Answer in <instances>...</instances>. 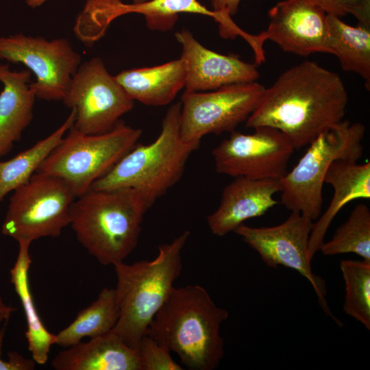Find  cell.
Masks as SVG:
<instances>
[{
	"instance_id": "6da1fadb",
	"label": "cell",
	"mask_w": 370,
	"mask_h": 370,
	"mask_svg": "<svg viewBox=\"0 0 370 370\" xmlns=\"http://www.w3.org/2000/svg\"><path fill=\"white\" fill-rule=\"evenodd\" d=\"M347 102L345 86L336 73L305 60L265 87L246 127L277 129L299 149L342 121Z\"/></svg>"
},
{
	"instance_id": "7a4b0ae2",
	"label": "cell",
	"mask_w": 370,
	"mask_h": 370,
	"mask_svg": "<svg viewBox=\"0 0 370 370\" xmlns=\"http://www.w3.org/2000/svg\"><path fill=\"white\" fill-rule=\"evenodd\" d=\"M228 316L203 286L174 287L146 334L175 352L188 369L214 370L224 356L221 326Z\"/></svg>"
},
{
	"instance_id": "3957f363",
	"label": "cell",
	"mask_w": 370,
	"mask_h": 370,
	"mask_svg": "<svg viewBox=\"0 0 370 370\" xmlns=\"http://www.w3.org/2000/svg\"><path fill=\"white\" fill-rule=\"evenodd\" d=\"M151 206L132 188L90 189L71 206L70 225L100 264L123 262L136 248L143 217Z\"/></svg>"
},
{
	"instance_id": "277c9868",
	"label": "cell",
	"mask_w": 370,
	"mask_h": 370,
	"mask_svg": "<svg viewBox=\"0 0 370 370\" xmlns=\"http://www.w3.org/2000/svg\"><path fill=\"white\" fill-rule=\"evenodd\" d=\"M190 236L186 230L171 242L159 245L151 260L114 264L119 317L112 331L138 351L140 342L180 275L182 251Z\"/></svg>"
},
{
	"instance_id": "5b68a950",
	"label": "cell",
	"mask_w": 370,
	"mask_h": 370,
	"mask_svg": "<svg viewBox=\"0 0 370 370\" xmlns=\"http://www.w3.org/2000/svg\"><path fill=\"white\" fill-rule=\"evenodd\" d=\"M180 112L181 102L171 106L156 139L148 145L137 143L90 189L132 188L152 206L180 180L190 156L200 145L182 139Z\"/></svg>"
},
{
	"instance_id": "8992f818",
	"label": "cell",
	"mask_w": 370,
	"mask_h": 370,
	"mask_svg": "<svg viewBox=\"0 0 370 370\" xmlns=\"http://www.w3.org/2000/svg\"><path fill=\"white\" fill-rule=\"evenodd\" d=\"M363 124L342 121L321 133L308 145L293 169L280 179L281 204L312 221L320 217L325 174L336 160L358 161L362 156Z\"/></svg>"
},
{
	"instance_id": "52a82bcc",
	"label": "cell",
	"mask_w": 370,
	"mask_h": 370,
	"mask_svg": "<svg viewBox=\"0 0 370 370\" xmlns=\"http://www.w3.org/2000/svg\"><path fill=\"white\" fill-rule=\"evenodd\" d=\"M141 135L140 129L120 121L100 134H86L73 125L36 172L64 180L78 197L132 149Z\"/></svg>"
},
{
	"instance_id": "ba28073f",
	"label": "cell",
	"mask_w": 370,
	"mask_h": 370,
	"mask_svg": "<svg viewBox=\"0 0 370 370\" xmlns=\"http://www.w3.org/2000/svg\"><path fill=\"white\" fill-rule=\"evenodd\" d=\"M76 198L64 180L36 172L13 191L1 232L17 242L58 237L70 224L71 208Z\"/></svg>"
},
{
	"instance_id": "9c48e42d",
	"label": "cell",
	"mask_w": 370,
	"mask_h": 370,
	"mask_svg": "<svg viewBox=\"0 0 370 370\" xmlns=\"http://www.w3.org/2000/svg\"><path fill=\"white\" fill-rule=\"evenodd\" d=\"M264 88L252 82L207 92L185 90L180 101L182 139L187 143H200L206 135L234 132L254 112Z\"/></svg>"
},
{
	"instance_id": "30bf717a",
	"label": "cell",
	"mask_w": 370,
	"mask_h": 370,
	"mask_svg": "<svg viewBox=\"0 0 370 370\" xmlns=\"http://www.w3.org/2000/svg\"><path fill=\"white\" fill-rule=\"evenodd\" d=\"M62 101L75 109L73 127L86 134L110 131L134 107V100L97 57L79 65Z\"/></svg>"
},
{
	"instance_id": "8fae6325",
	"label": "cell",
	"mask_w": 370,
	"mask_h": 370,
	"mask_svg": "<svg viewBox=\"0 0 370 370\" xmlns=\"http://www.w3.org/2000/svg\"><path fill=\"white\" fill-rule=\"evenodd\" d=\"M0 60L24 64L36 76V97L62 101L80 65L81 56L65 38L51 40L17 34L0 37Z\"/></svg>"
},
{
	"instance_id": "7c38bea8",
	"label": "cell",
	"mask_w": 370,
	"mask_h": 370,
	"mask_svg": "<svg viewBox=\"0 0 370 370\" xmlns=\"http://www.w3.org/2000/svg\"><path fill=\"white\" fill-rule=\"evenodd\" d=\"M312 220L300 212H291L282 223L272 227H254L243 223L234 232L256 251L264 264L271 268L282 265L298 271L311 284L325 312L341 323L328 305L325 281L315 275L308 257V243Z\"/></svg>"
},
{
	"instance_id": "4fadbf2b",
	"label": "cell",
	"mask_w": 370,
	"mask_h": 370,
	"mask_svg": "<svg viewBox=\"0 0 370 370\" xmlns=\"http://www.w3.org/2000/svg\"><path fill=\"white\" fill-rule=\"evenodd\" d=\"M294 150L283 133L263 126L249 134L231 132L212 153L218 173L234 177L281 179L287 173Z\"/></svg>"
},
{
	"instance_id": "5bb4252c",
	"label": "cell",
	"mask_w": 370,
	"mask_h": 370,
	"mask_svg": "<svg viewBox=\"0 0 370 370\" xmlns=\"http://www.w3.org/2000/svg\"><path fill=\"white\" fill-rule=\"evenodd\" d=\"M128 13L143 14L147 27L153 30H170L180 13L212 17L219 23L221 34H230L236 27L231 16L208 10L197 0H148L132 4L123 3L121 0H86L79 21L88 35L99 39L113 20Z\"/></svg>"
},
{
	"instance_id": "9a60e30c",
	"label": "cell",
	"mask_w": 370,
	"mask_h": 370,
	"mask_svg": "<svg viewBox=\"0 0 370 370\" xmlns=\"http://www.w3.org/2000/svg\"><path fill=\"white\" fill-rule=\"evenodd\" d=\"M269 25L262 33L267 41L283 51L306 56L329 53L330 31L327 14L309 0H284L268 13Z\"/></svg>"
},
{
	"instance_id": "2e32d148",
	"label": "cell",
	"mask_w": 370,
	"mask_h": 370,
	"mask_svg": "<svg viewBox=\"0 0 370 370\" xmlns=\"http://www.w3.org/2000/svg\"><path fill=\"white\" fill-rule=\"evenodd\" d=\"M175 36L182 47L186 91L214 90L232 84L256 82L260 76L255 64L206 48L188 29L177 32Z\"/></svg>"
},
{
	"instance_id": "e0dca14e",
	"label": "cell",
	"mask_w": 370,
	"mask_h": 370,
	"mask_svg": "<svg viewBox=\"0 0 370 370\" xmlns=\"http://www.w3.org/2000/svg\"><path fill=\"white\" fill-rule=\"evenodd\" d=\"M235 178L224 188L217 210L207 217L211 232L218 236L265 214L278 203L273 195L282 191L280 179Z\"/></svg>"
},
{
	"instance_id": "ac0fdd59",
	"label": "cell",
	"mask_w": 370,
	"mask_h": 370,
	"mask_svg": "<svg viewBox=\"0 0 370 370\" xmlns=\"http://www.w3.org/2000/svg\"><path fill=\"white\" fill-rule=\"evenodd\" d=\"M51 366L56 370H142L138 351L112 330L66 347Z\"/></svg>"
},
{
	"instance_id": "d6986e66",
	"label": "cell",
	"mask_w": 370,
	"mask_h": 370,
	"mask_svg": "<svg viewBox=\"0 0 370 370\" xmlns=\"http://www.w3.org/2000/svg\"><path fill=\"white\" fill-rule=\"evenodd\" d=\"M357 162L336 160L325 174L324 182L332 186L334 195L325 212L313 223L308 243V257L311 261L320 250L328 229L342 208L352 200L370 198V162Z\"/></svg>"
},
{
	"instance_id": "ffe728a7",
	"label": "cell",
	"mask_w": 370,
	"mask_h": 370,
	"mask_svg": "<svg viewBox=\"0 0 370 370\" xmlns=\"http://www.w3.org/2000/svg\"><path fill=\"white\" fill-rule=\"evenodd\" d=\"M31 71H11L0 64V157L8 154L33 117L36 96L29 87Z\"/></svg>"
},
{
	"instance_id": "44dd1931",
	"label": "cell",
	"mask_w": 370,
	"mask_h": 370,
	"mask_svg": "<svg viewBox=\"0 0 370 370\" xmlns=\"http://www.w3.org/2000/svg\"><path fill=\"white\" fill-rule=\"evenodd\" d=\"M114 77L134 101L160 106L171 103L184 87L186 68L180 57L154 66L124 70Z\"/></svg>"
},
{
	"instance_id": "7402d4cb",
	"label": "cell",
	"mask_w": 370,
	"mask_h": 370,
	"mask_svg": "<svg viewBox=\"0 0 370 370\" xmlns=\"http://www.w3.org/2000/svg\"><path fill=\"white\" fill-rule=\"evenodd\" d=\"M18 255L10 270L11 282L25 314V336L28 349L36 363L44 365L48 360L51 346L55 345V334L45 328L34 303L29 282V270L32 263L29 254L31 243L18 241Z\"/></svg>"
},
{
	"instance_id": "603a6c76",
	"label": "cell",
	"mask_w": 370,
	"mask_h": 370,
	"mask_svg": "<svg viewBox=\"0 0 370 370\" xmlns=\"http://www.w3.org/2000/svg\"><path fill=\"white\" fill-rule=\"evenodd\" d=\"M330 38L329 53L338 60L342 69L352 72L370 84V28L350 25L341 18L327 14Z\"/></svg>"
},
{
	"instance_id": "cb8c5ba5",
	"label": "cell",
	"mask_w": 370,
	"mask_h": 370,
	"mask_svg": "<svg viewBox=\"0 0 370 370\" xmlns=\"http://www.w3.org/2000/svg\"><path fill=\"white\" fill-rule=\"evenodd\" d=\"M119 317L115 288H103L97 299L79 311L75 319L55 334V345L69 347L85 337L94 338L111 331Z\"/></svg>"
},
{
	"instance_id": "d4e9b609",
	"label": "cell",
	"mask_w": 370,
	"mask_h": 370,
	"mask_svg": "<svg viewBox=\"0 0 370 370\" xmlns=\"http://www.w3.org/2000/svg\"><path fill=\"white\" fill-rule=\"evenodd\" d=\"M76 111L71 112L64 122L50 135L12 158L0 161V202L10 192L26 183L41 164L61 142L73 125Z\"/></svg>"
},
{
	"instance_id": "484cf974",
	"label": "cell",
	"mask_w": 370,
	"mask_h": 370,
	"mask_svg": "<svg viewBox=\"0 0 370 370\" xmlns=\"http://www.w3.org/2000/svg\"><path fill=\"white\" fill-rule=\"evenodd\" d=\"M325 256L353 253L370 260V210L364 204L355 206L330 241L320 248Z\"/></svg>"
},
{
	"instance_id": "4316f807",
	"label": "cell",
	"mask_w": 370,
	"mask_h": 370,
	"mask_svg": "<svg viewBox=\"0 0 370 370\" xmlns=\"http://www.w3.org/2000/svg\"><path fill=\"white\" fill-rule=\"evenodd\" d=\"M344 312L370 330V260H342Z\"/></svg>"
},
{
	"instance_id": "83f0119b",
	"label": "cell",
	"mask_w": 370,
	"mask_h": 370,
	"mask_svg": "<svg viewBox=\"0 0 370 370\" xmlns=\"http://www.w3.org/2000/svg\"><path fill=\"white\" fill-rule=\"evenodd\" d=\"M138 352L142 370H182L183 368L171 357L170 351L145 334L142 338Z\"/></svg>"
},
{
	"instance_id": "f1b7e54d",
	"label": "cell",
	"mask_w": 370,
	"mask_h": 370,
	"mask_svg": "<svg viewBox=\"0 0 370 370\" xmlns=\"http://www.w3.org/2000/svg\"><path fill=\"white\" fill-rule=\"evenodd\" d=\"M327 14L353 15L360 25L370 27V0H309Z\"/></svg>"
},
{
	"instance_id": "f546056e",
	"label": "cell",
	"mask_w": 370,
	"mask_h": 370,
	"mask_svg": "<svg viewBox=\"0 0 370 370\" xmlns=\"http://www.w3.org/2000/svg\"><path fill=\"white\" fill-rule=\"evenodd\" d=\"M8 322H5L0 329V370H33L36 362L33 358H26L16 351L8 353V359H1L2 348Z\"/></svg>"
},
{
	"instance_id": "4dcf8cb0",
	"label": "cell",
	"mask_w": 370,
	"mask_h": 370,
	"mask_svg": "<svg viewBox=\"0 0 370 370\" xmlns=\"http://www.w3.org/2000/svg\"><path fill=\"white\" fill-rule=\"evenodd\" d=\"M212 10L230 16L237 12L241 0H210Z\"/></svg>"
},
{
	"instance_id": "1f68e13d",
	"label": "cell",
	"mask_w": 370,
	"mask_h": 370,
	"mask_svg": "<svg viewBox=\"0 0 370 370\" xmlns=\"http://www.w3.org/2000/svg\"><path fill=\"white\" fill-rule=\"evenodd\" d=\"M16 310V308L7 305L0 295V324L8 322L11 315Z\"/></svg>"
},
{
	"instance_id": "d6a6232c",
	"label": "cell",
	"mask_w": 370,
	"mask_h": 370,
	"mask_svg": "<svg viewBox=\"0 0 370 370\" xmlns=\"http://www.w3.org/2000/svg\"><path fill=\"white\" fill-rule=\"evenodd\" d=\"M148 0H133V2L134 3H143V2H145V1H147Z\"/></svg>"
}]
</instances>
